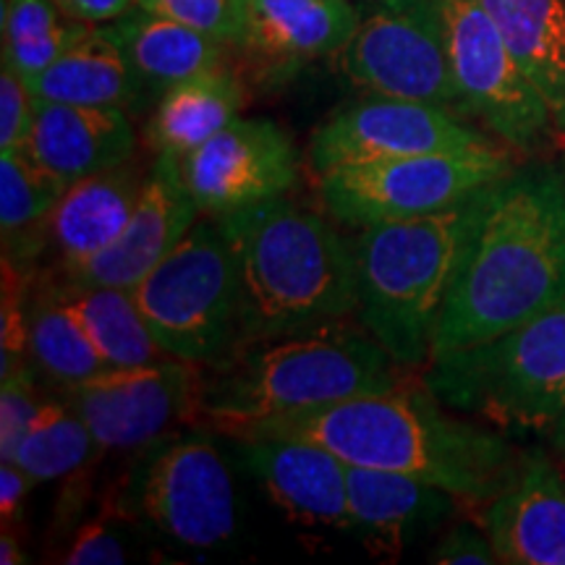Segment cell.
Instances as JSON below:
<instances>
[{"label": "cell", "instance_id": "f546056e", "mask_svg": "<svg viewBox=\"0 0 565 565\" xmlns=\"http://www.w3.org/2000/svg\"><path fill=\"white\" fill-rule=\"evenodd\" d=\"M87 26L66 17L53 0H3V61L30 84Z\"/></svg>", "mask_w": 565, "mask_h": 565}, {"label": "cell", "instance_id": "83f0119b", "mask_svg": "<svg viewBox=\"0 0 565 565\" xmlns=\"http://www.w3.org/2000/svg\"><path fill=\"white\" fill-rule=\"evenodd\" d=\"M26 333L30 362L61 387H74L108 370L76 317L63 307L53 282L26 299Z\"/></svg>", "mask_w": 565, "mask_h": 565}, {"label": "cell", "instance_id": "6da1fadb", "mask_svg": "<svg viewBox=\"0 0 565 565\" xmlns=\"http://www.w3.org/2000/svg\"><path fill=\"white\" fill-rule=\"evenodd\" d=\"M565 301V179L513 168L484 189L437 324L433 359L508 333Z\"/></svg>", "mask_w": 565, "mask_h": 565}, {"label": "cell", "instance_id": "4fadbf2b", "mask_svg": "<svg viewBox=\"0 0 565 565\" xmlns=\"http://www.w3.org/2000/svg\"><path fill=\"white\" fill-rule=\"evenodd\" d=\"M200 385L196 364L166 356L145 366L105 370L66 387V401L100 450H141L192 419Z\"/></svg>", "mask_w": 565, "mask_h": 565}, {"label": "cell", "instance_id": "9c48e42d", "mask_svg": "<svg viewBox=\"0 0 565 565\" xmlns=\"http://www.w3.org/2000/svg\"><path fill=\"white\" fill-rule=\"evenodd\" d=\"M513 171L494 145L343 166L317 175V192L335 221L359 225L440 212Z\"/></svg>", "mask_w": 565, "mask_h": 565}, {"label": "cell", "instance_id": "5b68a950", "mask_svg": "<svg viewBox=\"0 0 565 565\" xmlns=\"http://www.w3.org/2000/svg\"><path fill=\"white\" fill-rule=\"evenodd\" d=\"M484 189L440 212L366 225L353 244L359 324L398 366L433 362L437 324L475 231Z\"/></svg>", "mask_w": 565, "mask_h": 565}, {"label": "cell", "instance_id": "d4e9b609", "mask_svg": "<svg viewBox=\"0 0 565 565\" xmlns=\"http://www.w3.org/2000/svg\"><path fill=\"white\" fill-rule=\"evenodd\" d=\"M565 134V0H482Z\"/></svg>", "mask_w": 565, "mask_h": 565}, {"label": "cell", "instance_id": "8fae6325", "mask_svg": "<svg viewBox=\"0 0 565 565\" xmlns=\"http://www.w3.org/2000/svg\"><path fill=\"white\" fill-rule=\"evenodd\" d=\"M341 66L370 95L440 105L466 116L435 0H377L341 51Z\"/></svg>", "mask_w": 565, "mask_h": 565}, {"label": "cell", "instance_id": "44dd1931", "mask_svg": "<svg viewBox=\"0 0 565 565\" xmlns=\"http://www.w3.org/2000/svg\"><path fill=\"white\" fill-rule=\"evenodd\" d=\"M141 186L145 175L131 160L71 183L47 221V246L58 257L63 275L116 244L137 207Z\"/></svg>", "mask_w": 565, "mask_h": 565}, {"label": "cell", "instance_id": "5bb4252c", "mask_svg": "<svg viewBox=\"0 0 565 565\" xmlns=\"http://www.w3.org/2000/svg\"><path fill=\"white\" fill-rule=\"evenodd\" d=\"M200 215L221 217L286 196L299 181V152L278 124L236 118L181 160Z\"/></svg>", "mask_w": 565, "mask_h": 565}, {"label": "cell", "instance_id": "7402d4cb", "mask_svg": "<svg viewBox=\"0 0 565 565\" xmlns=\"http://www.w3.org/2000/svg\"><path fill=\"white\" fill-rule=\"evenodd\" d=\"M108 30L124 47L141 89L158 95L202 71L225 66V42L141 6L110 21Z\"/></svg>", "mask_w": 565, "mask_h": 565}, {"label": "cell", "instance_id": "484cf974", "mask_svg": "<svg viewBox=\"0 0 565 565\" xmlns=\"http://www.w3.org/2000/svg\"><path fill=\"white\" fill-rule=\"evenodd\" d=\"M53 288L63 307L82 324L108 370L145 366L168 356L147 328L131 288L82 286L71 280L53 282Z\"/></svg>", "mask_w": 565, "mask_h": 565}, {"label": "cell", "instance_id": "603a6c76", "mask_svg": "<svg viewBox=\"0 0 565 565\" xmlns=\"http://www.w3.org/2000/svg\"><path fill=\"white\" fill-rule=\"evenodd\" d=\"M244 87L228 66H217L168 87L147 121L145 139L154 154L183 160L236 121Z\"/></svg>", "mask_w": 565, "mask_h": 565}, {"label": "cell", "instance_id": "d590c367", "mask_svg": "<svg viewBox=\"0 0 565 565\" xmlns=\"http://www.w3.org/2000/svg\"><path fill=\"white\" fill-rule=\"evenodd\" d=\"M66 17L84 24H110L137 9V0H53Z\"/></svg>", "mask_w": 565, "mask_h": 565}, {"label": "cell", "instance_id": "7c38bea8", "mask_svg": "<svg viewBox=\"0 0 565 565\" xmlns=\"http://www.w3.org/2000/svg\"><path fill=\"white\" fill-rule=\"evenodd\" d=\"M492 145L458 113L440 105L370 95L328 118L309 141V166L324 175L343 166H370L414 154L477 150Z\"/></svg>", "mask_w": 565, "mask_h": 565}, {"label": "cell", "instance_id": "ac0fdd59", "mask_svg": "<svg viewBox=\"0 0 565 565\" xmlns=\"http://www.w3.org/2000/svg\"><path fill=\"white\" fill-rule=\"evenodd\" d=\"M134 147L137 134L126 108L34 97L32 129L24 150L68 186L129 162Z\"/></svg>", "mask_w": 565, "mask_h": 565}, {"label": "cell", "instance_id": "cb8c5ba5", "mask_svg": "<svg viewBox=\"0 0 565 565\" xmlns=\"http://www.w3.org/2000/svg\"><path fill=\"white\" fill-rule=\"evenodd\" d=\"M30 89L42 100L129 108L141 84L108 24H89L61 58L34 76Z\"/></svg>", "mask_w": 565, "mask_h": 565}, {"label": "cell", "instance_id": "d6a6232c", "mask_svg": "<svg viewBox=\"0 0 565 565\" xmlns=\"http://www.w3.org/2000/svg\"><path fill=\"white\" fill-rule=\"evenodd\" d=\"M34 116V95L21 76L3 61L0 68V152L24 150Z\"/></svg>", "mask_w": 565, "mask_h": 565}, {"label": "cell", "instance_id": "30bf717a", "mask_svg": "<svg viewBox=\"0 0 565 565\" xmlns=\"http://www.w3.org/2000/svg\"><path fill=\"white\" fill-rule=\"evenodd\" d=\"M435 9L466 116L513 150H536L555 129L553 113L513 58L482 0H435Z\"/></svg>", "mask_w": 565, "mask_h": 565}, {"label": "cell", "instance_id": "d6986e66", "mask_svg": "<svg viewBox=\"0 0 565 565\" xmlns=\"http://www.w3.org/2000/svg\"><path fill=\"white\" fill-rule=\"evenodd\" d=\"M242 6L238 47L275 71L341 53L362 19L349 0H242Z\"/></svg>", "mask_w": 565, "mask_h": 565}, {"label": "cell", "instance_id": "74e56055", "mask_svg": "<svg viewBox=\"0 0 565 565\" xmlns=\"http://www.w3.org/2000/svg\"><path fill=\"white\" fill-rule=\"evenodd\" d=\"M0 563H3V565H19V563H26L24 550L19 547L17 534L9 532V529H3V536H0Z\"/></svg>", "mask_w": 565, "mask_h": 565}, {"label": "cell", "instance_id": "4316f807", "mask_svg": "<svg viewBox=\"0 0 565 565\" xmlns=\"http://www.w3.org/2000/svg\"><path fill=\"white\" fill-rule=\"evenodd\" d=\"M68 183L32 160L26 150L0 152V231L3 263L21 270L47 246V221Z\"/></svg>", "mask_w": 565, "mask_h": 565}, {"label": "cell", "instance_id": "e0dca14e", "mask_svg": "<svg viewBox=\"0 0 565 565\" xmlns=\"http://www.w3.org/2000/svg\"><path fill=\"white\" fill-rule=\"evenodd\" d=\"M482 526L500 563L565 565V479L545 454H526L484 505Z\"/></svg>", "mask_w": 565, "mask_h": 565}, {"label": "cell", "instance_id": "4dcf8cb0", "mask_svg": "<svg viewBox=\"0 0 565 565\" xmlns=\"http://www.w3.org/2000/svg\"><path fill=\"white\" fill-rule=\"evenodd\" d=\"M137 3L160 17L194 26L225 45H242L244 40L242 0H137Z\"/></svg>", "mask_w": 565, "mask_h": 565}, {"label": "cell", "instance_id": "7a4b0ae2", "mask_svg": "<svg viewBox=\"0 0 565 565\" xmlns=\"http://www.w3.org/2000/svg\"><path fill=\"white\" fill-rule=\"evenodd\" d=\"M254 435L317 443L349 466L414 477L471 505L498 498L519 463L503 435L456 419L429 391L404 385L263 422L236 437Z\"/></svg>", "mask_w": 565, "mask_h": 565}, {"label": "cell", "instance_id": "9a60e30c", "mask_svg": "<svg viewBox=\"0 0 565 565\" xmlns=\"http://www.w3.org/2000/svg\"><path fill=\"white\" fill-rule=\"evenodd\" d=\"M196 217L200 207L183 181L181 160L171 154H154L137 207L116 244L87 265L63 275V280L82 282V286L134 288L181 244Z\"/></svg>", "mask_w": 565, "mask_h": 565}, {"label": "cell", "instance_id": "f35d334b", "mask_svg": "<svg viewBox=\"0 0 565 565\" xmlns=\"http://www.w3.org/2000/svg\"><path fill=\"white\" fill-rule=\"evenodd\" d=\"M553 443H555L557 454L565 456V412L561 416V422H557L553 427Z\"/></svg>", "mask_w": 565, "mask_h": 565}, {"label": "cell", "instance_id": "ffe728a7", "mask_svg": "<svg viewBox=\"0 0 565 565\" xmlns=\"http://www.w3.org/2000/svg\"><path fill=\"white\" fill-rule=\"evenodd\" d=\"M351 529L374 555L398 557L422 529H433L454 511V494L395 471L349 466Z\"/></svg>", "mask_w": 565, "mask_h": 565}, {"label": "cell", "instance_id": "3957f363", "mask_svg": "<svg viewBox=\"0 0 565 565\" xmlns=\"http://www.w3.org/2000/svg\"><path fill=\"white\" fill-rule=\"evenodd\" d=\"M215 221L236 265L238 345L356 315V249L322 215L280 196Z\"/></svg>", "mask_w": 565, "mask_h": 565}, {"label": "cell", "instance_id": "f1b7e54d", "mask_svg": "<svg viewBox=\"0 0 565 565\" xmlns=\"http://www.w3.org/2000/svg\"><path fill=\"white\" fill-rule=\"evenodd\" d=\"M97 450L100 445L95 435L89 433L82 416L68 406V401L45 398L30 433L24 435L13 454V463L26 471L34 484H40L76 475L95 458Z\"/></svg>", "mask_w": 565, "mask_h": 565}, {"label": "cell", "instance_id": "277c9868", "mask_svg": "<svg viewBox=\"0 0 565 565\" xmlns=\"http://www.w3.org/2000/svg\"><path fill=\"white\" fill-rule=\"evenodd\" d=\"M210 370L194 416L231 437L263 422L404 385L383 345L364 328L343 322L238 345Z\"/></svg>", "mask_w": 565, "mask_h": 565}, {"label": "cell", "instance_id": "1f68e13d", "mask_svg": "<svg viewBox=\"0 0 565 565\" xmlns=\"http://www.w3.org/2000/svg\"><path fill=\"white\" fill-rule=\"evenodd\" d=\"M42 404L45 398L38 395L30 366H21L9 377H3V387H0V461H13V454L24 435L30 433Z\"/></svg>", "mask_w": 565, "mask_h": 565}, {"label": "cell", "instance_id": "8992f818", "mask_svg": "<svg viewBox=\"0 0 565 565\" xmlns=\"http://www.w3.org/2000/svg\"><path fill=\"white\" fill-rule=\"evenodd\" d=\"M427 391L498 427L553 433L565 412V301L503 335L435 356Z\"/></svg>", "mask_w": 565, "mask_h": 565}, {"label": "cell", "instance_id": "ba28073f", "mask_svg": "<svg viewBox=\"0 0 565 565\" xmlns=\"http://www.w3.org/2000/svg\"><path fill=\"white\" fill-rule=\"evenodd\" d=\"M124 511L181 547L228 545L238 529L231 466L207 433H168L141 448Z\"/></svg>", "mask_w": 565, "mask_h": 565}, {"label": "cell", "instance_id": "52a82bcc", "mask_svg": "<svg viewBox=\"0 0 565 565\" xmlns=\"http://www.w3.org/2000/svg\"><path fill=\"white\" fill-rule=\"evenodd\" d=\"M131 296L168 356L212 366L236 351V265L215 217L196 221L181 244L131 288Z\"/></svg>", "mask_w": 565, "mask_h": 565}, {"label": "cell", "instance_id": "836d02e7", "mask_svg": "<svg viewBox=\"0 0 565 565\" xmlns=\"http://www.w3.org/2000/svg\"><path fill=\"white\" fill-rule=\"evenodd\" d=\"M63 563L71 565H110L129 561V545H126L124 534L118 532L116 524L97 519L76 529L74 542L61 557Z\"/></svg>", "mask_w": 565, "mask_h": 565}, {"label": "cell", "instance_id": "8d00e7d4", "mask_svg": "<svg viewBox=\"0 0 565 565\" xmlns=\"http://www.w3.org/2000/svg\"><path fill=\"white\" fill-rule=\"evenodd\" d=\"M34 482L26 477V471H21L13 461L0 463V513H3V524L17 521L24 505L26 492Z\"/></svg>", "mask_w": 565, "mask_h": 565}, {"label": "cell", "instance_id": "e575fe53", "mask_svg": "<svg viewBox=\"0 0 565 565\" xmlns=\"http://www.w3.org/2000/svg\"><path fill=\"white\" fill-rule=\"evenodd\" d=\"M429 561L443 565H490L500 563L490 534L471 524H458L437 542Z\"/></svg>", "mask_w": 565, "mask_h": 565}, {"label": "cell", "instance_id": "2e32d148", "mask_svg": "<svg viewBox=\"0 0 565 565\" xmlns=\"http://www.w3.org/2000/svg\"><path fill=\"white\" fill-rule=\"evenodd\" d=\"M246 471L288 519L315 529H351L349 463L333 450L296 437H233Z\"/></svg>", "mask_w": 565, "mask_h": 565}]
</instances>
